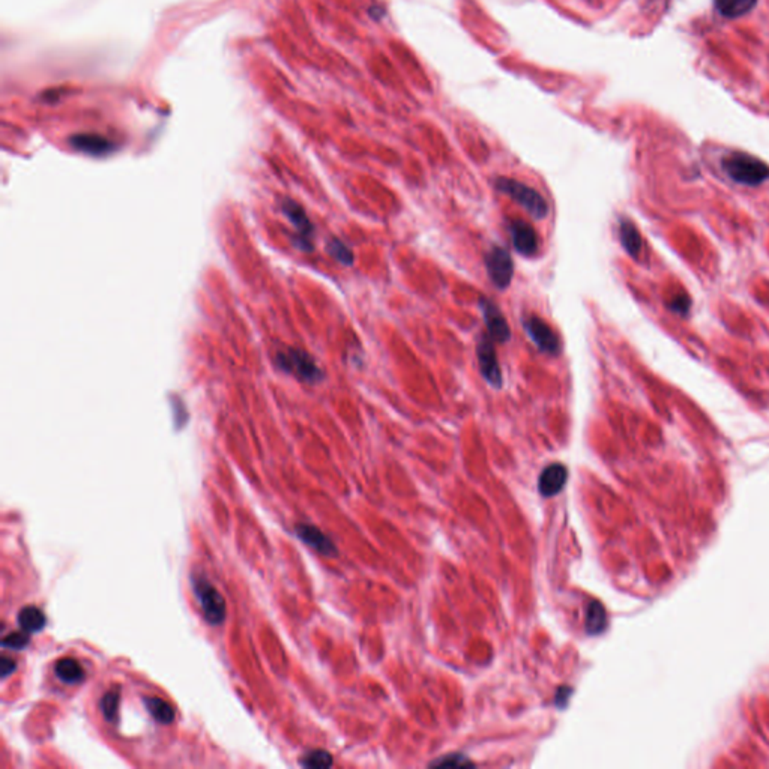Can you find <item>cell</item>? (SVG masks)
<instances>
[{
	"mask_svg": "<svg viewBox=\"0 0 769 769\" xmlns=\"http://www.w3.org/2000/svg\"><path fill=\"white\" fill-rule=\"evenodd\" d=\"M328 251H329V254L332 257H334L337 262L343 263V265H346V266L353 265V262H355L353 252L346 244H343L341 240L331 239V242L328 244Z\"/></svg>",
	"mask_w": 769,
	"mask_h": 769,
	"instance_id": "44dd1931",
	"label": "cell"
},
{
	"mask_svg": "<svg viewBox=\"0 0 769 769\" xmlns=\"http://www.w3.org/2000/svg\"><path fill=\"white\" fill-rule=\"evenodd\" d=\"M369 14H370V17H371L373 20L379 21V20H382V18L386 16V11H385L382 6L373 5V6L369 9Z\"/></svg>",
	"mask_w": 769,
	"mask_h": 769,
	"instance_id": "4316f807",
	"label": "cell"
},
{
	"mask_svg": "<svg viewBox=\"0 0 769 769\" xmlns=\"http://www.w3.org/2000/svg\"><path fill=\"white\" fill-rule=\"evenodd\" d=\"M74 146L82 149V151L85 152H92V154H102L109 151V143L106 140H102L101 137H95V135L75 137Z\"/></svg>",
	"mask_w": 769,
	"mask_h": 769,
	"instance_id": "d6986e66",
	"label": "cell"
},
{
	"mask_svg": "<svg viewBox=\"0 0 769 769\" xmlns=\"http://www.w3.org/2000/svg\"><path fill=\"white\" fill-rule=\"evenodd\" d=\"M284 212H285L287 216L290 218V221L296 226V228L300 230V233L302 236L301 248L308 250V251L312 250V242H309L308 238L312 236V233H313V227H312V224H309L304 209L301 208L300 204H296V203L289 200V202H285V204H284Z\"/></svg>",
	"mask_w": 769,
	"mask_h": 769,
	"instance_id": "7c38bea8",
	"label": "cell"
},
{
	"mask_svg": "<svg viewBox=\"0 0 769 769\" xmlns=\"http://www.w3.org/2000/svg\"><path fill=\"white\" fill-rule=\"evenodd\" d=\"M607 617L604 607L598 601H592L586 610V629L589 634H600L605 628Z\"/></svg>",
	"mask_w": 769,
	"mask_h": 769,
	"instance_id": "ac0fdd59",
	"label": "cell"
},
{
	"mask_svg": "<svg viewBox=\"0 0 769 769\" xmlns=\"http://www.w3.org/2000/svg\"><path fill=\"white\" fill-rule=\"evenodd\" d=\"M479 307L483 309L490 338L500 344L508 343L511 338V329L508 326L507 319H505L503 313L500 312V308L491 300H488V297H483L479 302Z\"/></svg>",
	"mask_w": 769,
	"mask_h": 769,
	"instance_id": "ba28073f",
	"label": "cell"
},
{
	"mask_svg": "<svg viewBox=\"0 0 769 769\" xmlns=\"http://www.w3.org/2000/svg\"><path fill=\"white\" fill-rule=\"evenodd\" d=\"M280 365L284 370L301 377L307 382H317L322 379V371L316 365L314 359L308 353L301 350H289L280 355Z\"/></svg>",
	"mask_w": 769,
	"mask_h": 769,
	"instance_id": "52a82bcc",
	"label": "cell"
},
{
	"mask_svg": "<svg viewBox=\"0 0 769 769\" xmlns=\"http://www.w3.org/2000/svg\"><path fill=\"white\" fill-rule=\"evenodd\" d=\"M301 765L304 768H317V769H326L334 765V759L332 756L325 750H314L305 754L301 761Z\"/></svg>",
	"mask_w": 769,
	"mask_h": 769,
	"instance_id": "ffe728a7",
	"label": "cell"
},
{
	"mask_svg": "<svg viewBox=\"0 0 769 769\" xmlns=\"http://www.w3.org/2000/svg\"><path fill=\"white\" fill-rule=\"evenodd\" d=\"M476 357L479 364V371L483 374L484 381L495 389L502 388V371L499 361L496 357V349L493 346L490 336L479 337L476 343Z\"/></svg>",
	"mask_w": 769,
	"mask_h": 769,
	"instance_id": "8992f818",
	"label": "cell"
},
{
	"mask_svg": "<svg viewBox=\"0 0 769 769\" xmlns=\"http://www.w3.org/2000/svg\"><path fill=\"white\" fill-rule=\"evenodd\" d=\"M522 325L526 331V334L531 337L535 346L541 350L543 353L552 355V357H558L562 352L560 340L556 332L552 329L548 324H546L541 317L535 314H527L522 319Z\"/></svg>",
	"mask_w": 769,
	"mask_h": 769,
	"instance_id": "277c9868",
	"label": "cell"
},
{
	"mask_svg": "<svg viewBox=\"0 0 769 769\" xmlns=\"http://www.w3.org/2000/svg\"><path fill=\"white\" fill-rule=\"evenodd\" d=\"M17 622L21 629H25L26 633L30 634L41 631L45 627L47 619H45V615L42 613L41 608L35 605H26L18 612Z\"/></svg>",
	"mask_w": 769,
	"mask_h": 769,
	"instance_id": "5bb4252c",
	"label": "cell"
},
{
	"mask_svg": "<svg viewBox=\"0 0 769 769\" xmlns=\"http://www.w3.org/2000/svg\"><path fill=\"white\" fill-rule=\"evenodd\" d=\"M54 673L65 684H80L85 679V670L77 660L74 658H62L56 663Z\"/></svg>",
	"mask_w": 769,
	"mask_h": 769,
	"instance_id": "9a60e30c",
	"label": "cell"
},
{
	"mask_svg": "<svg viewBox=\"0 0 769 769\" xmlns=\"http://www.w3.org/2000/svg\"><path fill=\"white\" fill-rule=\"evenodd\" d=\"M512 245L519 254L524 257H534L539 248V238L535 228L526 221L514 220L510 226Z\"/></svg>",
	"mask_w": 769,
	"mask_h": 769,
	"instance_id": "9c48e42d",
	"label": "cell"
},
{
	"mask_svg": "<svg viewBox=\"0 0 769 769\" xmlns=\"http://www.w3.org/2000/svg\"><path fill=\"white\" fill-rule=\"evenodd\" d=\"M144 705L147 713L161 725H170L175 720V709L161 697H146Z\"/></svg>",
	"mask_w": 769,
	"mask_h": 769,
	"instance_id": "e0dca14e",
	"label": "cell"
},
{
	"mask_svg": "<svg viewBox=\"0 0 769 769\" xmlns=\"http://www.w3.org/2000/svg\"><path fill=\"white\" fill-rule=\"evenodd\" d=\"M486 268L488 278L498 289H508L514 277V262L503 247H491L486 254Z\"/></svg>",
	"mask_w": 769,
	"mask_h": 769,
	"instance_id": "5b68a950",
	"label": "cell"
},
{
	"mask_svg": "<svg viewBox=\"0 0 769 769\" xmlns=\"http://www.w3.org/2000/svg\"><path fill=\"white\" fill-rule=\"evenodd\" d=\"M721 164L727 176L741 185L757 187L769 179V166L749 154L733 152L722 158Z\"/></svg>",
	"mask_w": 769,
	"mask_h": 769,
	"instance_id": "6da1fadb",
	"label": "cell"
},
{
	"mask_svg": "<svg viewBox=\"0 0 769 769\" xmlns=\"http://www.w3.org/2000/svg\"><path fill=\"white\" fill-rule=\"evenodd\" d=\"M495 187L498 191L507 194L514 202H517L535 220H544L548 215V203L546 199L535 188H531L526 183L502 176L495 180Z\"/></svg>",
	"mask_w": 769,
	"mask_h": 769,
	"instance_id": "7a4b0ae2",
	"label": "cell"
},
{
	"mask_svg": "<svg viewBox=\"0 0 769 769\" xmlns=\"http://www.w3.org/2000/svg\"><path fill=\"white\" fill-rule=\"evenodd\" d=\"M619 239H621V244L628 254L637 259L641 251V236L633 221L622 218L621 224H619Z\"/></svg>",
	"mask_w": 769,
	"mask_h": 769,
	"instance_id": "4fadbf2b",
	"label": "cell"
},
{
	"mask_svg": "<svg viewBox=\"0 0 769 769\" xmlns=\"http://www.w3.org/2000/svg\"><path fill=\"white\" fill-rule=\"evenodd\" d=\"M567 479H568V470L564 465L560 463L548 465L543 470V474L539 475L538 490L546 498L556 496L558 493H560L562 488L565 487Z\"/></svg>",
	"mask_w": 769,
	"mask_h": 769,
	"instance_id": "30bf717a",
	"label": "cell"
},
{
	"mask_svg": "<svg viewBox=\"0 0 769 769\" xmlns=\"http://www.w3.org/2000/svg\"><path fill=\"white\" fill-rule=\"evenodd\" d=\"M472 765L474 762H470L463 754H450L430 763V766H439V768H463V766H472Z\"/></svg>",
	"mask_w": 769,
	"mask_h": 769,
	"instance_id": "cb8c5ba5",
	"label": "cell"
},
{
	"mask_svg": "<svg viewBox=\"0 0 769 769\" xmlns=\"http://www.w3.org/2000/svg\"><path fill=\"white\" fill-rule=\"evenodd\" d=\"M757 0H714L715 9L726 18H739L756 6Z\"/></svg>",
	"mask_w": 769,
	"mask_h": 769,
	"instance_id": "2e32d148",
	"label": "cell"
},
{
	"mask_svg": "<svg viewBox=\"0 0 769 769\" xmlns=\"http://www.w3.org/2000/svg\"><path fill=\"white\" fill-rule=\"evenodd\" d=\"M16 669H17L16 660L9 657H2V660H0V673H2V678H6V676H9L11 673H14Z\"/></svg>",
	"mask_w": 769,
	"mask_h": 769,
	"instance_id": "484cf974",
	"label": "cell"
},
{
	"mask_svg": "<svg viewBox=\"0 0 769 769\" xmlns=\"http://www.w3.org/2000/svg\"><path fill=\"white\" fill-rule=\"evenodd\" d=\"M118 706H119V688H113L109 693L104 694L101 702L102 714H104L106 720L114 721L118 715Z\"/></svg>",
	"mask_w": 769,
	"mask_h": 769,
	"instance_id": "7402d4cb",
	"label": "cell"
},
{
	"mask_svg": "<svg viewBox=\"0 0 769 769\" xmlns=\"http://www.w3.org/2000/svg\"><path fill=\"white\" fill-rule=\"evenodd\" d=\"M296 534L305 544H308L309 547H313L314 550H317V552H320L322 555H334L336 553V546L332 544L331 539L324 532H320L317 527L309 526V524H297L296 526Z\"/></svg>",
	"mask_w": 769,
	"mask_h": 769,
	"instance_id": "8fae6325",
	"label": "cell"
},
{
	"mask_svg": "<svg viewBox=\"0 0 769 769\" xmlns=\"http://www.w3.org/2000/svg\"><path fill=\"white\" fill-rule=\"evenodd\" d=\"M30 641V637H29V633H26L25 629L23 631H14V633H11L8 636L4 637L2 640V648L5 649H14V651H21L25 649Z\"/></svg>",
	"mask_w": 769,
	"mask_h": 769,
	"instance_id": "603a6c76",
	"label": "cell"
},
{
	"mask_svg": "<svg viewBox=\"0 0 769 769\" xmlns=\"http://www.w3.org/2000/svg\"><path fill=\"white\" fill-rule=\"evenodd\" d=\"M194 583V592H196L197 600L203 608V615L206 621L212 625H220L226 619V601L223 595L216 591L214 584L203 577H197L192 580Z\"/></svg>",
	"mask_w": 769,
	"mask_h": 769,
	"instance_id": "3957f363",
	"label": "cell"
},
{
	"mask_svg": "<svg viewBox=\"0 0 769 769\" xmlns=\"http://www.w3.org/2000/svg\"><path fill=\"white\" fill-rule=\"evenodd\" d=\"M670 307H672L673 312L679 313V314H685L688 312V308H690V300H688L687 296H678V297H675Z\"/></svg>",
	"mask_w": 769,
	"mask_h": 769,
	"instance_id": "d4e9b609",
	"label": "cell"
}]
</instances>
